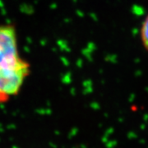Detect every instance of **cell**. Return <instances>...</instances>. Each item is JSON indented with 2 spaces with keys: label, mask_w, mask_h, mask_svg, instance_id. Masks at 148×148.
I'll return each instance as SVG.
<instances>
[{
  "label": "cell",
  "mask_w": 148,
  "mask_h": 148,
  "mask_svg": "<svg viewBox=\"0 0 148 148\" xmlns=\"http://www.w3.org/2000/svg\"><path fill=\"white\" fill-rule=\"evenodd\" d=\"M31 73V65L21 57L16 27L0 25V103L16 95Z\"/></svg>",
  "instance_id": "1"
},
{
  "label": "cell",
  "mask_w": 148,
  "mask_h": 148,
  "mask_svg": "<svg viewBox=\"0 0 148 148\" xmlns=\"http://www.w3.org/2000/svg\"><path fill=\"white\" fill-rule=\"evenodd\" d=\"M139 36L143 48L148 52V13L142 22Z\"/></svg>",
  "instance_id": "2"
}]
</instances>
